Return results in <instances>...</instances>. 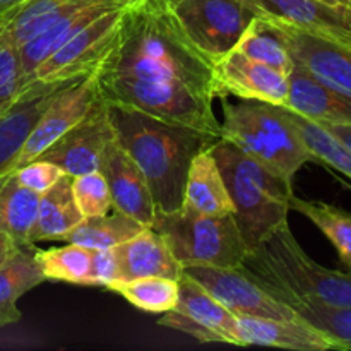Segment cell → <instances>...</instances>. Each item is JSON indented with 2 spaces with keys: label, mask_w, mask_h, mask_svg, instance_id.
Here are the masks:
<instances>
[{
  "label": "cell",
  "mask_w": 351,
  "mask_h": 351,
  "mask_svg": "<svg viewBox=\"0 0 351 351\" xmlns=\"http://www.w3.org/2000/svg\"><path fill=\"white\" fill-rule=\"evenodd\" d=\"M213 69L215 62L189 38L173 5L134 0L123 9L115 43L93 72L184 84L216 99Z\"/></svg>",
  "instance_id": "1"
},
{
  "label": "cell",
  "mask_w": 351,
  "mask_h": 351,
  "mask_svg": "<svg viewBox=\"0 0 351 351\" xmlns=\"http://www.w3.org/2000/svg\"><path fill=\"white\" fill-rule=\"evenodd\" d=\"M108 106L117 141L146 177L156 213L180 209L192 160L219 137L129 106Z\"/></svg>",
  "instance_id": "2"
},
{
  "label": "cell",
  "mask_w": 351,
  "mask_h": 351,
  "mask_svg": "<svg viewBox=\"0 0 351 351\" xmlns=\"http://www.w3.org/2000/svg\"><path fill=\"white\" fill-rule=\"evenodd\" d=\"M239 269L280 302L298 297L351 307V273L328 269L311 259L288 223L249 250Z\"/></svg>",
  "instance_id": "3"
},
{
  "label": "cell",
  "mask_w": 351,
  "mask_h": 351,
  "mask_svg": "<svg viewBox=\"0 0 351 351\" xmlns=\"http://www.w3.org/2000/svg\"><path fill=\"white\" fill-rule=\"evenodd\" d=\"M235 206V221L247 250L288 223L293 187L242 149L219 137L211 146Z\"/></svg>",
  "instance_id": "4"
},
{
  "label": "cell",
  "mask_w": 351,
  "mask_h": 351,
  "mask_svg": "<svg viewBox=\"0 0 351 351\" xmlns=\"http://www.w3.org/2000/svg\"><path fill=\"white\" fill-rule=\"evenodd\" d=\"M223 99V122L219 137L235 144L261 165L293 187L295 175L308 161H314L297 127L283 105L242 99Z\"/></svg>",
  "instance_id": "5"
},
{
  "label": "cell",
  "mask_w": 351,
  "mask_h": 351,
  "mask_svg": "<svg viewBox=\"0 0 351 351\" xmlns=\"http://www.w3.org/2000/svg\"><path fill=\"white\" fill-rule=\"evenodd\" d=\"M95 81L99 98L108 105L129 106L147 115L219 137V120L213 110L215 98L211 96L184 84L144 81L129 75L95 74Z\"/></svg>",
  "instance_id": "6"
},
{
  "label": "cell",
  "mask_w": 351,
  "mask_h": 351,
  "mask_svg": "<svg viewBox=\"0 0 351 351\" xmlns=\"http://www.w3.org/2000/svg\"><path fill=\"white\" fill-rule=\"evenodd\" d=\"M153 228L163 237L182 267L239 269L249 252L233 215L209 216L180 208L173 213H156Z\"/></svg>",
  "instance_id": "7"
},
{
  "label": "cell",
  "mask_w": 351,
  "mask_h": 351,
  "mask_svg": "<svg viewBox=\"0 0 351 351\" xmlns=\"http://www.w3.org/2000/svg\"><path fill=\"white\" fill-rule=\"evenodd\" d=\"M173 10L189 38L213 62L235 50L257 16L250 0H178Z\"/></svg>",
  "instance_id": "8"
},
{
  "label": "cell",
  "mask_w": 351,
  "mask_h": 351,
  "mask_svg": "<svg viewBox=\"0 0 351 351\" xmlns=\"http://www.w3.org/2000/svg\"><path fill=\"white\" fill-rule=\"evenodd\" d=\"M127 7V5H125ZM125 7L108 10L58 47L34 72V81H69L88 75L101 64L115 43Z\"/></svg>",
  "instance_id": "9"
},
{
  "label": "cell",
  "mask_w": 351,
  "mask_h": 351,
  "mask_svg": "<svg viewBox=\"0 0 351 351\" xmlns=\"http://www.w3.org/2000/svg\"><path fill=\"white\" fill-rule=\"evenodd\" d=\"M160 326L185 332L201 343H228L239 346L237 315L185 273H182L178 280L177 305L173 311L163 314Z\"/></svg>",
  "instance_id": "10"
},
{
  "label": "cell",
  "mask_w": 351,
  "mask_h": 351,
  "mask_svg": "<svg viewBox=\"0 0 351 351\" xmlns=\"http://www.w3.org/2000/svg\"><path fill=\"white\" fill-rule=\"evenodd\" d=\"M184 273L197 281L221 305L237 317L266 319H302L287 304L267 293L263 287L250 280L243 271L235 267L189 266Z\"/></svg>",
  "instance_id": "11"
},
{
  "label": "cell",
  "mask_w": 351,
  "mask_h": 351,
  "mask_svg": "<svg viewBox=\"0 0 351 351\" xmlns=\"http://www.w3.org/2000/svg\"><path fill=\"white\" fill-rule=\"evenodd\" d=\"M263 17L274 27L295 64L322 84L351 96V45L319 36L280 19Z\"/></svg>",
  "instance_id": "12"
},
{
  "label": "cell",
  "mask_w": 351,
  "mask_h": 351,
  "mask_svg": "<svg viewBox=\"0 0 351 351\" xmlns=\"http://www.w3.org/2000/svg\"><path fill=\"white\" fill-rule=\"evenodd\" d=\"M113 139L115 130L110 120V106L98 96L84 119L58 137L38 158L57 165L71 177H77L88 171L99 170L106 146Z\"/></svg>",
  "instance_id": "13"
},
{
  "label": "cell",
  "mask_w": 351,
  "mask_h": 351,
  "mask_svg": "<svg viewBox=\"0 0 351 351\" xmlns=\"http://www.w3.org/2000/svg\"><path fill=\"white\" fill-rule=\"evenodd\" d=\"M98 88H96L95 74H88L79 77L65 86L53 99L33 130L27 136L26 143L23 144L14 163V170H19L29 161L36 160L43 151H47L55 141L64 136L71 127H74L79 120L84 119L86 113L93 108L98 99Z\"/></svg>",
  "instance_id": "14"
},
{
  "label": "cell",
  "mask_w": 351,
  "mask_h": 351,
  "mask_svg": "<svg viewBox=\"0 0 351 351\" xmlns=\"http://www.w3.org/2000/svg\"><path fill=\"white\" fill-rule=\"evenodd\" d=\"M213 86L216 98L237 96L273 105H285L288 98L287 74L252 60L239 50H232L215 62Z\"/></svg>",
  "instance_id": "15"
},
{
  "label": "cell",
  "mask_w": 351,
  "mask_h": 351,
  "mask_svg": "<svg viewBox=\"0 0 351 351\" xmlns=\"http://www.w3.org/2000/svg\"><path fill=\"white\" fill-rule=\"evenodd\" d=\"M75 79L79 77L69 81L31 82L21 91L12 106L0 117V185L12 173L21 147L51 99Z\"/></svg>",
  "instance_id": "16"
},
{
  "label": "cell",
  "mask_w": 351,
  "mask_h": 351,
  "mask_svg": "<svg viewBox=\"0 0 351 351\" xmlns=\"http://www.w3.org/2000/svg\"><path fill=\"white\" fill-rule=\"evenodd\" d=\"M99 171L108 184L113 209L137 219L144 226H153L156 206L149 184L117 137L106 146Z\"/></svg>",
  "instance_id": "17"
},
{
  "label": "cell",
  "mask_w": 351,
  "mask_h": 351,
  "mask_svg": "<svg viewBox=\"0 0 351 351\" xmlns=\"http://www.w3.org/2000/svg\"><path fill=\"white\" fill-rule=\"evenodd\" d=\"M239 346H273L293 351H348L343 343L304 319L237 317Z\"/></svg>",
  "instance_id": "18"
},
{
  "label": "cell",
  "mask_w": 351,
  "mask_h": 351,
  "mask_svg": "<svg viewBox=\"0 0 351 351\" xmlns=\"http://www.w3.org/2000/svg\"><path fill=\"white\" fill-rule=\"evenodd\" d=\"M257 14L351 45V9L321 0H250Z\"/></svg>",
  "instance_id": "19"
},
{
  "label": "cell",
  "mask_w": 351,
  "mask_h": 351,
  "mask_svg": "<svg viewBox=\"0 0 351 351\" xmlns=\"http://www.w3.org/2000/svg\"><path fill=\"white\" fill-rule=\"evenodd\" d=\"M117 264V281L161 276L180 280L184 267L175 259L163 237L147 226L132 239L113 247Z\"/></svg>",
  "instance_id": "20"
},
{
  "label": "cell",
  "mask_w": 351,
  "mask_h": 351,
  "mask_svg": "<svg viewBox=\"0 0 351 351\" xmlns=\"http://www.w3.org/2000/svg\"><path fill=\"white\" fill-rule=\"evenodd\" d=\"M283 106L315 122L351 125V96L322 84L297 64L288 74V98Z\"/></svg>",
  "instance_id": "21"
},
{
  "label": "cell",
  "mask_w": 351,
  "mask_h": 351,
  "mask_svg": "<svg viewBox=\"0 0 351 351\" xmlns=\"http://www.w3.org/2000/svg\"><path fill=\"white\" fill-rule=\"evenodd\" d=\"M182 208L209 216L235 215V206L211 147L201 151L192 160Z\"/></svg>",
  "instance_id": "22"
},
{
  "label": "cell",
  "mask_w": 351,
  "mask_h": 351,
  "mask_svg": "<svg viewBox=\"0 0 351 351\" xmlns=\"http://www.w3.org/2000/svg\"><path fill=\"white\" fill-rule=\"evenodd\" d=\"M34 243L21 245L12 257L0 266V326H10L21 321L17 302L21 297L47 281L36 259Z\"/></svg>",
  "instance_id": "23"
},
{
  "label": "cell",
  "mask_w": 351,
  "mask_h": 351,
  "mask_svg": "<svg viewBox=\"0 0 351 351\" xmlns=\"http://www.w3.org/2000/svg\"><path fill=\"white\" fill-rule=\"evenodd\" d=\"M84 218L75 204L72 192V177L64 173L55 185L40 195L38 216L31 242L64 240V237Z\"/></svg>",
  "instance_id": "24"
},
{
  "label": "cell",
  "mask_w": 351,
  "mask_h": 351,
  "mask_svg": "<svg viewBox=\"0 0 351 351\" xmlns=\"http://www.w3.org/2000/svg\"><path fill=\"white\" fill-rule=\"evenodd\" d=\"M38 204L40 194L24 187L10 173L0 185V232L7 233L17 245H31Z\"/></svg>",
  "instance_id": "25"
},
{
  "label": "cell",
  "mask_w": 351,
  "mask_h": 351,
  "mask_svg": "<svg viewBox=\"0 0 351 351\" xmlns=\"http://www.w3.org/2000/svg\"><path fill=\"white\" fill-rule=\"evenodd\" d=\"M144 228L147 226L113 209V213L106 215L82 218L64 237V242L88 247V249H113L119 243L132 239Z\"/></svg>",
  "instance_id": "26"
},
{
  "label": "cell",
  "mask_w": 351,
  "mask_h": 351,
  "mask_svg": "<svg viewBox=\"0 0 351 351\" xmlns=\"http://www.w3.org/2000/svg\"><path fill=\"white\" fill-rule=\"evenodd\" d=\"M129 304L149 314H167L178 302V280L161 276L137 278L130 281H115L108 287Z\"/></svg>",
  "instance_id": "27"
},
{
  "label": "cell",
  "mask_w": 351,
  "mask_h": 351,
  "mask_svg": "<svg viewBox=\"0 0 351 351\" xmlns=\"http://www.w3.org/2000/svg\"><path fill=\"white\" fill-rule=\"evenodd\" d=\"M290 208L300 213L305 218L311 219L338 250L343 263L350 267L351 273V215L336 208V206L326 204V202L307 201L297 195H291Z\"/></svg>",
  "instance_id": "28"
},
{
  "label": "cell",
  "mask_w": 351,
  "mask_h": 351,
  "mask_svg": "<svg viewBox=\"0 0 351 351\" xmlns=\"http://www.w3.org/2000/svg\"><path fill=\"white\" fill-rule=\"evenodd\" d=\"M235 50L242 51L252 60L261 62V64L267 65V67L274 69L281 74L288 75L295 67L293 58L288 53L281 38L278 36L274 27L259 14L247 27Z\"/></svg>",
  "instance_id": "29"
},
{
  "label": "cell",
  "mask_w": 351,
  "mask_h": 351,
  "mask_svg": "<svg viewBox=\"0 0 351 351\" xmlns=\"http://www.w3.org/2000/svg\"><path fill=\"white\" fill-rule=\"evenodd\" d=\"M287 113L293 125L297 127L307 149L314 156V161L329 165L339 173L351 178V151L348 147L315 120L307 119V117L300 115L290 108H287Z\"/></svg>",
  "instance_id": "30"
},
{
  "label": "cell",
  "mask_w": 351,
  "mask_h": 351,
  "mask_svg": "<svg viewBox=\"0 0 351 351\" xmlns=\"http://www.w3.org/2000/svg\"><path fill=\"white\" fill-rule=\"evenodd\" d=\"M36 259L47 280L88 287L93 249L67 243L50 250H36Z\"/></svg>",
  "instance_id": "31"
},
{
  "label": "cell",
  "mask_w": 351,
  "mask_h": 351,
  "mask_svg": "<svg viewBox=\"0 0 351 351\" xmlns=\"http://www.w3.org/2000/svg\"><path fill=\"white\" fill-rule=\"evenodd\" d=\"M74 0H24L0 16V24L10 31L16 43L23 45L40 33L55 16Z\"/></svg>",
  "instance_id": "32"
},
{
  "label": "cell",
  "mask_w": 351,
  "mask_h": 351,
  "mask_svg": "<svg viewBox=\"0 0 351 351\" xmlns=\"http://www.w3.org/2000/svg\"><path fill=\"white\" fill-rule=\"evenodd\" d=\"M283 304L293 308L304 321L351 350V307H338L312 298L290 297Z\"/></svg>",
  "instance_id": "33"
},
{
  "label": "cell",
  "mask_w": 351,
  "mask_h": 351,
  "mask_svg": "<svg viewBox=\"0 0 351 351\" xmlns=\"http://www.w3.org/2000/svg\"><path fill=\"white\" fill-rule=\"evenodd\" d=\"M23 91L19 45L10 31L0 24V117L12 106Z\"/></svg>",
  "instance_id": "34"
},
{
  "label": "cell",
  "mask_w": 351,
  "mask_h": 351,
  "mask_svg": "<svg viewBox=\"0 0 351 351\" xmlns=\"http://www.w3.org/2000/svg\"><path fill=\"white\" fill-rule=\"evenodd\" d=\"M72 192L82 216L106 215L113 209L108 184L99 170L72 177Z\"/></svg>",
  "instance_id": "35"
},
{
  "label": "cell",
  "mask_w": 351,
  "mask_h": 351,
  "mask_svg": "<svg viewBox=\"0 0 351 351\" xmlns=\"http://www.w3.org/2000/svg\"><path fill=\"white\" fill-rule=\"evenodd\" d=\"M17 180L24 185V187L31 189L36 194H43L47 192L51 185H55V182L64 175V171L57 167V165L50 163V161L45 160H33L29 163H26L24 167H21L19 170L14 171Z\"/></svg>",
  "instance_id": "36"
},
{
  "label": "cell",
  "mask_w": 351,
  "mask_h": 351,
  "mask_svg": "<svg viewBox=\"0 0 351 351\" xmlns=\"http://www.w3.org/2000/svg\"><path fill=\"white\" fill-rule=\"evenodd\" d=\"M117 281V264L112 249H93L88 287H105Z\"/></svg>",
  "instance_id": "37"
},
{
  "label": "cell",
  "mask_w": 351,
  "mask_h": 351,
  "mask_svg": "<svg viewBox=\"0 0 351 351\" xmlns=\"http://www.w3.org/2000/svg\"><path fill=\"white\" fill-rule=\"evenodd\" d=\"M324 127L326 130L338 137L343 144L351 151V125L350 123H335V122H317Z\"/></svg>",
  "instance_id": "38"
},
{
  "label": "cell",
  "mask_w": 351,
  "mask_h": 351,
  "mask_svg": "<svg viewBox=\"0 0 351 351\" xmlns=\"http://www.w3.org/2000/svg\"><path fill=\"white\" fill-rule=\"evenodd\" d=\"M19 247L21 245H17L7 233L0 232V266H2L9 257H12L14 252H16Z\"/></svg>",
  "instance_id": "39"
},
{
  "label": "cell",
  "mask_w": 351,
  "mask_h": 351,
  "mask_svg": "<svg viewBox=\"0 0 351 351\" xmlns=\"http://www.w3.org/2000/svg\"><path fill=\"white\" fill-rule=\"evenodd\" d=\"M24 0H0V16L5 12H9L10 9H14L16 5H19Z\"/></svg>",
  "instance_id": "40"
},
{
  "label": "cell",
  "mask_w": 351,
  "mask_h": 351,
  "mask_svg": "<svg viewBox=\"0 0 351 351\" xmlns=\"http://www.w3.org/2000/svg\"><path fill=\"white\" fill-rule=\"evenodd\" d=\"M321 2L329 3L335 7H345V9H351V0H321Z\"/></svg>",
  "instance_id": "41"
},
{
  "label": "cell",
  "mask_w": 351,
  "mask_h": 351,
  "mask_svg": "<svg viewBox=\"0 0 351 351\" xmlns=\"http://www.w3.org/2000/svg\"><path fill=\"white\" fill-rule=\"evenodd\" d=\"M163 2L170 3V5H175V3H177V2H178V0H163Z\"/></svg>",
  "instance_id": "42"
}]
</instances>
